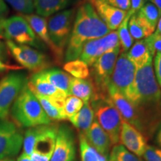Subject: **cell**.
Wrapping results in <instances>:
<instances>
[{
	"label": "cell",
	"instance_id": "5b68a950",
	"mask_svg": "<svg viewBox=\"0 0 161 161\" xmlns=\"http://www.w3.org/2000/svg\"><path fill=\"white\" fill-rule=\"evenodd\" d=\"M0 38L35 49H45L43 42L22 15L5 18L0 22Z\"/></svg>",
	"mask_w": 161,
	"mask_h": 161
},
{
	"label": "cell",
	"instance_id": "f35d334b",
	"mask_svg": "<svg viewBox=\"0 0 161 161\" xmlns=\"http://www.w3.org/2000/svg\"><path fill=\"white\" fill-rule=\"evenodd\" d=\"M148 3V0H130V8L128 11L131 14L137 13L146 4Z\"/></svg>",
	"mask_w": 161,
	"mask_h": 161
},
{
	"label": "cell",
	"instance_id": "603a6c76",
	"mask_svg": "<svg viewBox=\"0 0 161 161\" xmlns=\"http://www.w3.org/2000/svg\"><path fill=\"white\" fill-rule=\"evenodd\" d=\"M94 94V86L91 79H80L72 78L69 86V96H75L88 103Z\"/></svg>",
	"mask_w": 161,
	"mask_h": 161
},
{
	"label": "cell",
	"instance_id": "30bf717a",
	"mask_svg": "<svg viewBox=\"0 0 161 161\" xmlns=\"http://www.w3.org/2000/svg\"><path fill=\"white\" fill-rule=\"evenodd\" d=\"M23 139L18 125L8 119H0V160L17 155L23 146Z\"/></svg>",
	"mask_w": 161,
	"mask_h": 161
},
{
	"label": "cell",
	"instance_id": "d590c367",
	"mask_svg": "<svg viewBox=\"0 0 161 161\" xmlns=\"http://www.w3.org/2000/svg\"><path fill=\"white\" fill-rule=\"evenodd\" d=\"M142 157L146 161H161V148L148 145Z\"/></svg>",
	"mask_w": 161,
	"mask_h": 161
},
{
	"label": "cell",
	"instance_id": "7bdbcfd3",
	"mask_svg": "<svg viewBox=\"0 0 161 161\" xmlns=\"http://www.w3.org/2000/svg\"><path fill=\"white\" fill-rule=\"evenodd\" d=\"M148 2L153 4L158 9L159 13H160L161 17V0H148Z\"/></svg>",
	"mask_w": 161,
	"mask_h": 161
},
{
	"label": "cell",
	"instance_id": "ba28073f",
	"mask_svg": "<svg viewBox=\"0 0 161 161\" xmlns=\"http://www.w3.org/2000/svg\"><path fill=\"white\" fill-rule=\"evenodd\" d=\"M28 81L25 74L19 72L8 73L0 80V119L8 118L14 102Z\"/></svg>",
	"mask_w": 161,
	"mask_h": 161
},
{
	"label": "cell",
	"instance_id": "7402d4cb",
	"mask_svg": "<svg viewBox=\"0 0 161 161\" xmlns=\"http://www.w3.org/2000/svg\"><path fill=\"white\" fill-rule=\"evenodd\" d=\"M128 29L133 39L137 40L149 37L155 31V29L139 13L134 14L130 17L128 21Z\"/></svg>",
	"mask_w": 161,
	"mask_h": 161
},
{
	"label": "cell",
	"instance_id": "8992f818",
	"mask_svg": "<svg viewBox=\"0 0 161 161\" xmlns=\"http://www.w3.org/2000/svg\"><path fill=\"white\" fill-rule=\"evenodd\" d=\"M119 53L120 46H119L103 54L91 66V80L94 86V94L92 98L109 96L108 86Z\"/></svg>",
	"mask_w": 161,
	"mask_h": 161
},
{
	"label": "cell",
	"instance_id": "b9f144b4",
	"mask_svg": "<svg viewBox=\"0 0 161 161\" xmlns=\"http://www.w3.org/2000/svg\"><path fill=\"white\" fill-rule=\"evenodd\" d=\"M6 48H7V46L0 40V60H3V61L5 60Z\"/></svg>",
	"mask_w": 161,
	"mask_h": 161
},
{
	"label": "cell",
	"instance_id": "d6a6232c",
	"mask_svg": "<svg viewBox=\"0 0 161 161\" xmlns=\"http://www.w3.org/2000/svg\"><path fill=\"white\" fill-rule=\"evenodd\" d=\"M84 104V102L80 98L73 96H67L64 107V114H65L67 119H69V118L75 116L77 113L79 112Z\"/></svg>",
	"mask_w": 161,
	"mask_h": 161
},
{
	"label": "cell",
	"instance_id": "7c38bea8",
	"mask_svg": "<svg viewBox=\"0 0 161 161\" xmlns=\"http://www.w3.org/2000/svg\"><path fill=\"white\" fill-rule=\"evenodd\" d=\"M135 74V66L128 58L127 53L121 52L116 60L110 85L125 98L134 83Z\"/></svg>",
	"mask_w": 161,
	"mask_h": 161
},
{
	"label": "cell",
	"instance_id": "9a60e30c",
	"mask_svg": "<svg viewBox=\"0 0 161 161\" xmlns=\"http://www.w3.org/2000/svg\"><path fill=\"white\" fill-rule=\"evenodd\" d=\"M75 136L69 126L62 125L58 128L55 146L50 161H75Z\"/></svg>",
	"mask_w": 161,
	"mask_h": 161
},
{
	"label": "cell",
	"instance_id": "ac0fdd59",
	"mask_svg": "<svg viewBox=\"0 0 161 161\" xmlns=\"http://www.w3.org/2000/svg\"><path fill=\"white\" fill-rule=\"evenodd\" d=\"M98 15L110 31L118 29L125 18L128 11L116 8L103 0H90Z\"/></svg>",
	"mask_w": 161,
	"mask_h": 161
},
{
	"label": "cell",
	"instance_id": "6da1fadb",
	"mask_svg": "<svg viewBox=\"0 0 161 161\" xmlns=\"http://www.w3.org/2000/svg\"><path fill=\"white\" fill-rule=\"evenodd\" d=\"M125 98L137 114L141 133L148 137L161 122V89L154 75L152 60L136 70L134 83Z\"/></svg>",
	"mask_w": 161,
	"mask_h": 161
},
{
	"label": "cell",
	"instance_id": "7dc6e473",
	"mask_svg": "<svg viewBox=\"0 0 161 161\" xmlns=\"http://www.w3.org/2000/svg\"><path fill=\"white\" fill-rule=\"evenodd\" d=\"M0 161H14L11 160V159H3V160H0Z\"/></svg>",
	"mask_w": 161,
	"mask_h": 161
},
{
	"label": "cell",
	"instance_id": "4316f807",
	"mask_svg": "<svg viewBox=\"0 0 161 161\" xmlns=\"http://www.w3.org/2000/svg\"><path fill=\"white\" fill-rule=\"evenodd\" d=\"M80 154L81 161H108L105 157L101 155L87 142L84 134H79Z\"/></svg>",
	"mask_w": 161,
	"mask_h": 161
},
{
	"label": "cell",
	"instance_id": "74e56055",
	"mask_svg": "<svg viewBox=\"0 0 161 161\" xmlns=\"http://www.w3.org/2000/svg\"><path fill=\"white\" fill-rule=\"evenodd\" d=\"M154 75L161 89V53L154 56Z\"/></svg>",
	"mask_w": 161,
	"mask_h": 161
},
{
	"label": "cell",
	"instance_id": "836d02e7",
	"mask_svg": "<svg viewBox=\"0 0 161 161\" xmlns=\"http://www.w3.org/2000/svg\"><path fill=\"white\" fill-rule=\"evenodd\" d=\"M23 14H31L35 10L33 0H3Z\"/></svg>",
	"mask_w": 161,
	"mask_h": 161
},
{
	"label": "cell",
	"instance_id": "cb8c5ba5",
	"mask_svg": "<svg viewBox=\"0 0 161 161\" xmlns=\"http://www.w3.org/2000/svg\"><path fill=\"white\" fill-rule=\"evenodd\" d=\"M46 80L53 84L58 90L63 91L66 96H69V86L72 78L69 74L58 69H45L41 72Z\"/></svg>",
	"mask_w": 161,
	"mask_h": 161
},
{
	"label": "cell",
	"instance_id": "4fadbf2b",
	"mask_svg": "<svg viewBox=\"0 0 161 161\" xmlns=\"http://www.w3.org/2000/svg\"><path fill=\"white\" fill-rule=\"evenodd\" d=\"M119 46L117 31H112L104 37L87 41L84 44L80 55V60L91 66L103 54Z\"/></svg>",
	"mask_w": 161,
	"mask_h": 161
},
{
	"label": "cell",
	"instance_id": "277c9868",
	"mask_svg": "<svg viewBox=\"0 0 161 161\" xmlns=\"http://www.w3.org/2000/svg\"><path fill=\"white\" fill-rule=\"evenodd\" d=\"M90 102L96 121L109 136L112 146L117 145L119 142L122 118L109 96L92 98Z\"/></svg>",
	"mask_w": 161,
	"mask_h": 161
},
{
	"label": "cell",
	"instance_id": "83f0119b",
	"mask_svg": "<svg viewBox=\"0 0 161 161\" xmlns=\"http://www.w3.org/2000/svg\"><path fill=\"white\" fill-rule=\"evenodd\" d=\"M132 14L129 11H128L125 18L122 23L118 28V37L119 40L120 50L122 52H128L130 49L132 44L134 43V39L130 35L129 29H128V21Z\"/></svg>",
	"mask_w": 161,
	"mask_h": 161
},
{
	"label": "cell",
	"instance_id": "e0dca14e",
	"mask_svg": "<svg viewBox=\"0 0 161 161\" xmlns=\"http://www.w3.org/2000/svg\"><path fill=\"white\" fill-rule=\"evenodd\" d=\"M22 16L28 22L35 35L37 36V37L51 50L56 61L58 63H60L64 58V55L56 48V46L54 45L50 39L47 27V20L46 18L40 17L39 15L32 14H23Z\"/></svg>",
	"mask_w": 161,
	"mask_h": 161
},
{
	"label": "cell",
	"instance_id": "9c48e42d",
	"mask_svg": "<svg viewBox=\"0 0 161 161\" xmlns=\"http://www.w3.org/2000/svg\"><path fill=\"white\" fill-rule=\"evenodd\" d=\"M5 45L16 61L30 71L37 73L47 69L51 65L47 56L35 48L19 45L10 40L6 41Z\"/></svg>",
	"mask_w": 161,
	"mask_h": 161
},
{
	"label": "cell",
	"instance_id": "7a4b0ae2",
	"mask_svg": "<svg viewBox=\"0 0 161 161\" xmlns=\"http://www.w3.org/2000/svg\"><path fill=\"white\" fill-rule=\"evenodd\" d=\"M110 31L93 6L84 3L80 6L75 14L71 35L66 47L65 60L68 62L78 59L84 43L104 37Z\"/></svg>",
	"mask_w": 161,
	"mask_h": 161
},
{
	"label": "cell",
	"instance_id": "60d3db41",
	"mask_svg": "<svg viewBox=\"0 0 161 161\" xmlns=\"http://www.w3.org/2000/svg\"><path fill=\"white\" fill-rule=\"evenodd\" d=\"M8 7L3 0H0V22L5 19V18H7L6 17L8 14Z\"/></svg>",
	"mask_w": 161,
	"mask_h": 161
},
{
	"label": "cell",
	"instance_id": "d6986e66",
	"mask_svg": "<svg viewBox=\"0 0 161 161\" xmlns=\"http://www.w3.org/2000/svg\"><path fill=\"white\" fill-rule=\"evenodd\" d=\"M108 95L122 118L141 132L140 119L131 104L114 86H108Z\"/></svg>",
	"mask_w": 161,
	"mask_h": 161
},
{
	"label": "cell",
	"instance_id": "1f68e13d",
	"mask_svg": "<svg viewBox=\"0 0 161 161\" xmlns=\"http://www.w3.org/2000/svg\"><path fill=\"white\" fill-rule=\"evenodd\" d=\"M137 13L145 18V19L152 26L156 29V26L160 19V15L158 9L151 3H147Z\"/></svg>",
	"mask_w": 161,
	"mask_h": 161
},
{
	"label": "cell",
	"instance_id": "f546056e",
	"mask_svg": "<svg viewBox=\"0 0 161 161\" xmlns=\"http://www.w3.org/2000/svg\"><path fill=\"white\" fill-rule=\"evenodd\" d=\"M64 69L75 78L86 79L90 75L88 66L82 60L78 59L66 62L64 66Z\"/></svg>",
	"mask_w": 161,
	"mask_h": 161
},
{
	"label": "cell",
	"instance_id": "f1b7e54d",
	"mask_svg": "<svg viewBox=\"0 0 161 161\" xmlns=\"http://www.w3.org/2000/svg\"><path fill=\"white\" fill-rule=\"evenodd\" d=\"M34 95L36 96V98L39 101L40 105L43 108L46 114L50 119L54 121H62L67 119L65 114H64V109L56 106L55 104H53L49 100L43 97V96H39L35 93H34Z\"/></svg>",
	"mask_w": 161,
	"mask_h": 161
},
{
	"label": "cell",
	"instance_id": "5bb4252c",
	"mask_svg": "<svg viewBox=\"0 0 161 161\" xmlns=\"http://www.w3.org/2000/svg\"><path fill=\"white\" fill-rule=\"evenodd\" d=\"M28 86L33 93L43 96L56 106L64 109V103L67 96L58 90L43 75L41 72L33 74L28 81Z\"/></svg>",
	"mask_w": 161,
	"mask_h": 161
},
{
	"label": "cell",
	"instance_id": "4dcf8cb0",
	"mask_svg": "<svg viewBox=\"0 0 161 161\" xmlns=\"http://www.w3.org/2000/svg\"><path fill=\"white\" fill-rule=\"evenodd\" d=\"M109 161H143L134 154L129 152L122 145L113 146L108 158Z\"/></svg>",
	"mask_w": 161,
	"mask_h": 161
},
{
	"label": "cell",
	"instance_id": "52a82bcc",
	"mask_svg": "<svg viewBox=\"0 0 161 161\" xmlns=\"http://www.w3.org/2000/svg\"><path fill=\"white\" fill-rule=\"evenodd\" d=\"M75 17V9L70 8L55 14L47 22L50 39L63 55L71 35Z\"/></svg>",
	"mask_w": 161,
	"mask_h": 161
},
{
	"label": "cell",
	"instance_id": "ee69618b",
	"mask_svg": "<svg viewBox=\"0 0 161 161\" xmlns=\"http://www.w3.org/2000/svg\"><path fill=\"white\" fill-rule=\"evenodd\" d=\"M17 161H33V160H31V157L29 155H28V154H26L25 153L23 152L21 154V155L18 158Z\"/></svg>",
	"mask_w": 161,
	"mask_h": 161
},
{
	"label": "cell",
	"instance_id": "e575fe53",
	"mask_svg": "<svg viewBox=\"0 0 161 161\" xmlns=\"http://www.w3.org/2000/svg\"><path fill=\"white\" fill-rule=\"evenodd\" d=\"M144 40L148 45L152 58H154L156 54L161 53V35L154 32Z\"/></svg>",
	"mask_w": 161,
	"mask_h": 161
},
{
	"label": "cell",
	"instance_id": "ffe728a7",
	"mask_svg": "<svg viewBox=\"0 0 161 161\" xmlns=\"http://www.w3.org/2000/svg\"><path fill=\"white\" fill-rule=\"evenodd\" d=\"M87 142L93 147L101 155L109 158L110 147L112 144L109 136L99 125L96 119H94L89 130L84 134Z\"/></svg>",
	"mask_w": 161,
	"mask_h": 161
},
{
	"label": "cell",
	"instance_id": "c3c4849f",
	"mask_svg": "<svg viewBox=\"0 0 161 161\" xmlns=\"http://www.w3.org/2000/svg\"><path fill=\"white\" fill-rule=\"evenodd\" d=\"M108 161H109V160H108Z\"/></svg>",
	"mask_w": 161,
	"mask_h": 161
},
{
	"label": "cell",
	"instance_id": "2e32d148",
	"mask_svg": "<svg viewBox=\"0 0 161 161\" xmlns=\"http://www.w3.org/2000/svg\"><path fill=\"white\" fill-rule=\"evenodd\" d=\"M119 141L122 146L137 157L143 155L148 146L146 136L123 119L122 120Z\"/></svg>",
	"mask_w": 161,
	"mask_h": 161
},
{
	"label": "cell",
	"instance_id": "bcb514c9",
	"mask_svg": "<svg viewBox=\"0 0 161 161\" xmlns=\"http://www.w3.org/2000/svg\"><path fill=\"white\" fill-rule=\"evenodd\" d=\"M155 33L159 34V35H161V17L159 19V21L158 23V25H157V30Z\"/></svg>",
	"mask_w": 161,
	"mask_h": 161
},
{
	"label": "cell",
	"instance_id": "ab89813d",
	"mask_svg": "<svg viewBox=\"0 0 161 161\" xmlns=\"http://www.w3.org/2000/svg\"><path fill=\"white\" fill-rule=\"evenodd\" d=\"M21 69V66L16 65H10L8 64H5L3 60H0V72L8 71V70H15Z\"/></svg>",
	"mask_w": 161,
	"mask_h": 161
},
{
	"label": "cell",
	"instance_id": "d4e9b609",
	"mask_svg": "<svg viewBox=\"0 0 161 161\" xmlns=\"http://www.w3.org/2000/svg\"><path fill=\"white\" fill-rule=\"evenodd\" d=\"M94 112L92 110L90 102L84 103L80 110L75 116L69 119L71 123L75 126L80 133L85 134L89 130L94 121Z\"/></svg>",
	"mask_w": 161,
	"mask_h": 161
},
{
	"label": "cell",
	"instance_id": "8fae6325",
	"mask_svg": "<svg viewBox=\"0 0 161 161\" xmlns=\"http://www.w3.org/2000/svg\"><path fill=\"white\" fill-rule=\"evenodd\" d=\"M58 127L53 125L36 126V135L31 158L33 161H50L55 149Z\"/></svg>",
	"mask_w": 161,
	"mask_h": 161
},
{
	"label": "cell",
	"instance_id": "484cf974",
	"mask_svg": "<svg viewBox=\"0 0 161 161\" xmlns=\"http://www.w3.org/2000/svg\"><path fill=\"white\" fill-rule=\"evenodd\" d=\"M37 14L48 17L66 8L70 0H33Z\"/></svg>",
	"mask_w": 161,
	"mask_h": 161
},
{
	"label": "cell",
	"instance_id": "44dd1931",
	"mask_svg": "<svg viewBox=\"0 0 161 161\" xmlns=\"http://www.w3.org/2000/svg\"><path fill=\"white\" fill-rule=\"evenodd\" d=\"M127 56L136 70L146 65L153 58L145 40H137L127 52Z\"/></svg>",
	"mask_w": 161,
	"mask_h": 161
},
{
	"label": "cell",
	"instance_id": "8d00e7d4",
	"mask_svg": "<svg viewBox=\"0 0 161 161\" xmlns=\"http://www.w3.org/2000/svg\"><path fill=\"white\" fill-rule=\"evenodd\" d=\"M109 5L122 11H128L130 8V0H103Z\"/></svg>",
	"mask_w": 161,
	"mask_h": 161
},
{
	"label": "cell",
	"instance_id": "3957f363",
	"mask_svg": "<svg viewBox=\"0 0 161 161\" xmlns=\"http://www.w3.org/2000/svg\"><path fill=\"white\" fill-rule=\"evenodd\" d=\"M11 113L15 123L24 128L50 125L52 122L39 101L29 89L28 83L14 102Z\"/></svg>",
	"mask_w": 161,
	"mask_h": 161
},
{
	"label": "cell",
	"instance_id": "f6af8a7d",
	"mask_svg": "<svg viewBox=\"0 0 161 161\" xmlns=\"http://www.w3.org/2000/svg\"><path fill=\"white\" fill-rule=\"evenodd\" d=\"M157 142L161 147V125L158 130V134H157Z\"/></svg>",
	"mask_w": 161,
	"mask_h": 161
}]
</instances>
